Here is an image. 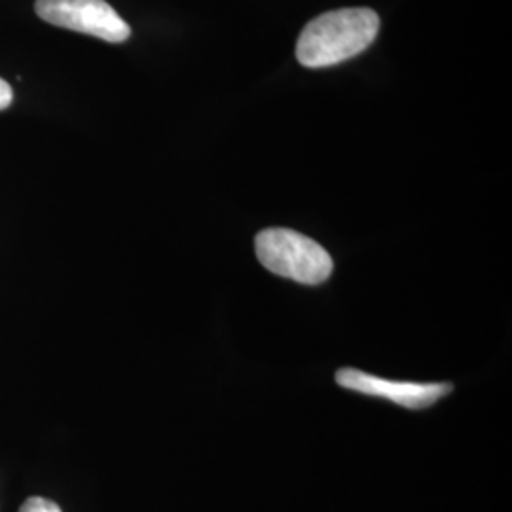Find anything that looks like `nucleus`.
Here are the masks:
<instances>
[{
    "instance_id": "nucleus-1",
    "label": "nucleus",
    "mask_w": 512,
    "mask_h": 512,
    "mask_svg": "<svg viewBox=\"0 0 512 512\" xmlns=\"http://www.w3.org/2000/svg\"><path fill=\"white\" fill-rule=\"evenodd\" d=\"M380 31V18L368 8H344L321 14L304 27L296 57L304 67L321 69L363 54Z\"/></svg>"
},
{
    "instance_id": "nucleus-2",
    "label": "nucleus",
    "mask_w": 512,
    "mask_h": 512,
    "mask_svg": "<svg viewBox=\"0 0 512 512\" xmlns=\"http://www.w3.org/2000/svg\"><path fill=\"white\" fill-rule=\"evenodd\" d=\"M260 264L302 285H319L332 274V258L317 241L289 228L262 230L255 241Z\"/></svg>"
},
{
    "instance_id": "nucleus-3",
    "label": "nucleus",
    "mask_w": 512,
    "mask_h": 512,
    "mask_svg": "<svg viewBox=\"0 0 512 512\" xmlns=\"http://www.w3.org/2000/svg\"><path fill=\"white\" fill-rule=\"evenodd\" d=\"M35 12L46 23L101 38L105 42H126L131 29L105 0H37Z\"/></svg>"
},
{
    "instance_id": "nucleus-4",
    "label": "nucleus",
    "mask_w": 512,
    "mask_h": 512,
    "mask_svg": "<svg viewBox=\"0 0 512 512\" xmlns=\"http://www.w3.org/2000/svg\"><path fill=\"white\" fill-rule=\"evenodd\" d=\"M336 384L349 391L365 393L370 397L385 399L404 406L408 410H421L439 403L452 391L450 384H416V382H395L374 374H366L355 368H342L336 372Z\"/></svg>"
},
{
    "instance_id": "nucleus-5",
    "label": "nucleus",
    "mask_w": 512,
    "mask_h": 512,
    "mask_svg": "<svg viewBox=\"0 0 512 512\" xmlns=\"http://www.w3.org/2000/svg\"><path fill=\"white\" fill-rule=\"evenodd\" d=\"M19 512H61V509L55 505L54 501L44 499V497H31L27 499Z\"/></svg>"
},
{
    "instance_id": "nucleus-6",
    "label": "nucleus",
    "mask_w": 512,
    "mask_h": 512,
    "mask_svg": "<svg viewBox=\"0 0 512 512\" xmlns=\"http://www.w3.org/2000/svg\"><path fill=\"white\" fill-rule=\"evenodd\" d=\"M14 101V90L12 86L0 78V110L8 109Z\"/></svg>"
}]
</instances>
